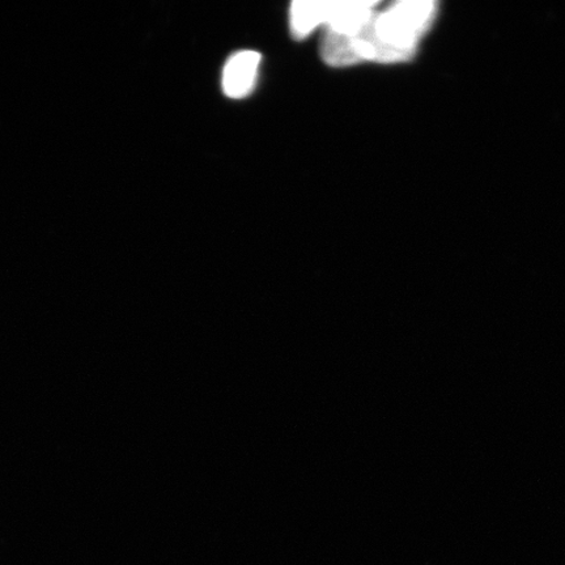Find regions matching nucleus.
I'll return each mask as SVG.
<instances>
[{"instance_id":"nucleus-3","label":"nucleus","mask_w":565,"mask_h":565,"mask_svg":"<svg viewBox=\"0 0 565 565\" xmlns=\"http://www.w3.org/2000/svg\"><path fill=\"white\" fill-rule=\"evenodd\" d=\"M330 2L322 0H300L295 2L289 12V23L295 39H306L316 28L327 24Z\"/></svg>"},{"instance_id":"nucleus-2","label":"nucleus","mask_w":565,"mask_h":565,"mask_svg":"<svg viewBox=\"0 0 565 565\" xmlns=\"http://www.w3.org/2000/svg\"><path fill=\"white\" fill-rule=\"evenodd\" d=\"M260 55L244 51L232 55L223 71L224 94L231 98H243L256 86Z\"/></svg>"},{"instance_id":"nucleus-1","label":"nucleus","mask_w":565,"mask_h":565,"mask_svg":"<svg viewBox=\"0 0 565 565\" xmlns=\"http://www.w3.org/2000/svg\"><path fill=\"white\" fill-rule=\"evenodd\" d=\"M436 17V3L406 0L376 10L364 32L370 61L402 62L412 58L422 35Z\"/></svg>"}]
</instances>
